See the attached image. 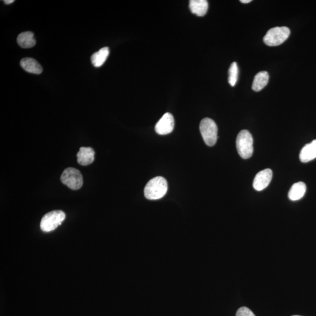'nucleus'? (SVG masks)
Returning <instances> with one entry per match:
<instances>
[{
    "label": "nucleus",
    "mask_w": 316,
    "mask_h": 316,
    "mask_svg": "<svg viewBox=\"0 0 316 316\" xmlns=\"http://www.w3.org/2000/svg\"><path fill=\"white\" fill-rule=\"evenodd\" d=\"M236 146L238 153L243 159H249L253 154V138L251 133L244 129L237 135Z\"/></svg>",
    "instance_id": "2"
},
{
    "label": "nucleus",
    "mask_w": 316,
    "mask_h": 316,
    "mask_svg": "<svg viewBox=\"0 0 316 316\" xmlns=\"http://www.w3.org/2000/svg\"><path fill=\"white\" fill-rule=\"evenodd\" d=\"M200 130L202 137L206 145L212 146L216 144L218 138V128L213 120L208 118L202 120Z\"/></svg>",
    "instance_id": "5"
},
{
    "label": "nucleus",
    "mask_w": 316,
    "mask_h": 316,
    "mask_svg": "<svg viewBox=\"0 0 316 316\" xmlns=\"http://www.w3.org/2000/svg\"><path fill=\"white\" fill-rule=\"evenodd\" d=\"M66 218L63 211H52L42 217L40 224L41 229L44 232H51L61 225Z\"/></svg>",
    "instance_id": "4"
},
{
    "label": "nucleus",
    "mask_w": 316,
    "mask_h": 316,
    "mask_svg": "<svg viewBox=\"0 0 316 316\" xmlns=\"http://www.w3.org/2000/svg\"><path fill=\"white\" fill-rule=\"evenodd\" d=\"M238 76H239V67L236 63H233L231 64L229 70V83L231 86L234 87L236 85Z\"/></svg>",
    "instance_id": "17"
},
{
    "label": "nucleus",
    "mask_w": 316,
    "mask_h": 316,
    "mask_svg": "<svg viewBox=\"0 0 316 316\" xmlns=\"http://www.w3.org/2000/svg\"><path fill=\"white\" fill-rule=\"evenodd\" d=\"M272 178L271 169H266L260 171L255 176L253 182V188L257 191H261L268 187Z\"/></svg>",
    "instance_id": "8"
},
{
    "label": "nucleus",
    "mask_w": 316,
    "mask_h": 316,
    "mask_svg": "<svg viewBox=\"0 0 316 316\" xmlns=\"http://www.w3.org/2000/svg\"><path fill=\"white\" fill-rule=\"evenodd\" d=\"M21 66L27 72L33 74H41L42 67L41 64L33 58H26L20 62Z\"/></svg>",
    "instance_id": "11"
},
{
    "label": "nucleus",
    "mask_w": 316,
    "mask_h": 316,
    "mask_svg": "<svg viewBox=\"0 0 316 316\" xmlns=\"http://www.w3.org/2000/svg\"><path fill=\"white\" fill-rule=\"evenodd\" d=\"M5 4H11L14 2V0H4V1Z\"/></svg>",
    "instance_id": "19"
},
{
    "label": "nucleus",
    "mask_w": 316,
    "mask_h": 316,
    "mask_svg": "<svg viewBox=\"0 0 316 316\" xmlns=\"http://www.w3.org/2000/svg\"><path fill=\"white\" fill-rule=\"evenodd\" d=\"M299 158L303 163L310 162L316 158V139L306 144L302 148Z\"/></svg>",
    "instance_id": "9"
},
{
    "label": "nucleus",
    "mask_w": 316,
    "mask_h": 316,
    "mask_svg": "<svg viewBox=\"0 0 316 316\" xmlns=\"http://www.w3.org/2000/svg\"><path fill=\"white\" fill-rule=\"evenodd\" d=\"M291 31L288 27H275L269 29L263 38L265 44L269 47L281 45L289 38Z\"/></svg>",
    "instance_id": "3"
},
{
    "label": "nucleus",
    "mask_w": 316,
    "mask_h": 316,
    "mask_svg": "<svg viewBox=\"0 0 316 316\" xmlns=\"http://www.w3.org/2000/svg\"><path fill=\"white\" fill-rule=\"evenodd\" d=\"M240 2L244 3V4H247V3L252 2V0H241Z\"/></svg>",
    "instance_id": "20"
},
{
    "label": "nucleus",
    "mask_w": 316,
    "mask_h": 316,
    "mask_svg": "<svg viewBox=\"0 0 316 316\" xmlns=\"http://www.w3.org/2000/svg\"><path fill=\"white\" fill-rule=\"evenodd\" d=\"M175 121L174 117L171 113H165L159 121L156 123L155 127V131L159 135H167L174 130Z\"/></svg>",
    "instance_id": "7"
},
{
    "label": "nucleus",
    "mask_w": 316,
    "mask_h": 316,
    "mask_svg": "<svg viewBox=\"0 0 316 316\" xmlns=\"http://www.w3.org/2000/svg\"><path fill=\"white\" fill-rule=\"evenodd\" d=\"M168 188L167 181L164 178L155 177L145 186V196L148 200L160 199L167 193Z\"/></svg>",
    "instance_id": "1"
},
{
    "label": "nucleus",
    "mask_w": 316,
    "mask_h": 316,
    "mask_svg": "<svg viewBox=\"0 0 316 316\" xmlns=\"http://www.w3.org/2000/svg\"><path fill=\"white\" fill-rule=\"evenodd\" d=\"M208 4L206 0H191L190 2V8L193 14L203 17L206 14Z\"/></svg>",
    "instance_id": "12"
},
{
    "label": "nucleus",
    "mask_w": 316,
    "mask_h": 316,
    "mask_svg": "<svg viewBox=\"0 0 316 316\" xmlns=\"http://www.w3.org/2000/svg\"><path fill=\"white\" fill-rule=\"evenodd\" d=\"M306 191V186L304 182H299L292 185L289 191L288 196L290 200L297 201L304 196Z\"/></svg>",
    "instance_id": "13"
},
{
    "label": "nucleus",
    "mask_w": 316,
    "mask_h": 316,
    "mask_svg": "<svg viewBox=\"0 0 316 316\" xmlns=\"http://www.w3.org/2000/svg\"><path fill=\"white\" fill-rule=\"evenodd\" d=\"M61 180L63 183L72 190H79L83 185V177L77 169L68 168L61 175Z\"/></svg>",
    "instance_id": "6"
},
{
    "label": "nucleus",
    "mask_w": 316,
    "mask_h": 316,
    "mask_svg": "<svg viewBox=\"0 0 316 316\" xmlns=\"http://www.w3.org/2000/svg\"><path fill=\"white\" fill-rule=\"evenodd\" d=\"M110 54V50L108 47H104L94 53L91 57V61L94 67H99L105 63Z\"/></svg>",
    "instance_id": "15"
},
{
    "label": "nucleus",
    "mask_w": 316,
    "mask_h": 316,
    "mask_svg": "<svg viewBox=\"0 0 316 316\" xmlns=\"http://www.w3.org/2000/svg\"><path fill=\"white\" fill-rule=\"evenodd\" d=\"M94 152L90 147H81L77 154V162L81 165L87 166L92 164L94 160Z\"/></svg>",
    "instance_id": "10"
},
{
    "label": "nucleus",
    "mask_w": 316,
    "mask_h": 316,
    "mask_svg": "<svg viewBox=\"0 0 316 316\" xmlns=\"http://www.w3.org/2000/svg\"><path fill=\"white\" fill-rule=\"evenodd\" d=\"M299 316V315H294V316Z\"/></svg>",
    "instance_id": "21"
},
{
    "label": "nucleus",
    "mask_w": 316,
    "mask_h": 316,
    "mask_svg": "<svg viewBox=\"0 0 316 316\" xmlns=\"http://www.w3.org/2000/svg\"><path fill=\"white\" fill-rule=\"evenodd\" d=\"M17 42L22 48H31L36 44L34 35L31 32H24L19 34L17 38Z\"/></svg>",
    "instance_id": "16"
},
{
    "label": "nucleus",
    "mask_w": 316,
    "mask_h": 316,
    "mask_svg": "<svg viewBox=\"0 0 316 316\" xmlns=\"http://www.w3.org/2000/svg\"><path fill=\"white\" fill-rule=\"evenodd\" d=\"M269 74L267 71H260L255 75L253 81L252 89L255 92H259L268 84Z\"/></svg>",
    "instance_id": "14"
},
{
    "label": "nucleus",
    "mask_w": 316,
    "mask_h": 316,
    "mask_svg": "<svg viewBox=\"0 0 316 316\" xmlns=\"http://www.w3.org/2000/svg\"><path fill=\"white\" fill-rule=\"evenodd\" d=\"M236 316H255L253 313L250 309L246 307H242L237 311Z\"/></svg>",
    "instance_id": "18"
}]
</instances>
